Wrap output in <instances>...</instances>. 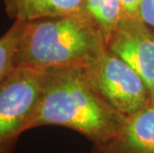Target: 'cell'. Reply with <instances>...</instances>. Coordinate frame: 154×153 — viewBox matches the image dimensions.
Segmentation results:
<instances>
[{
	"label": "cell",
	"instance_id": "obj_1",
	"mask_svg": "<svg viewBox=\"0 0 154 153\" xmlns=\"http://www.w3.org/2000/svg\"><path fill=\"white\" fill-rule=\"evenodd\" d=\"M124 119L94 90L83 68H61L44 71L41 99L29 129L64 126L103 145L116 135Z\"/></svg>",
	"mask_w": 154,
	"mask_h": 153
},
{
	"label": "cell",
	"instance_id": "obj_2",
	"mask_svg": "<svg viewBox=\"0 0 154 153\" xmlns=\"http://www.w3.org/2000/svg\"><path fill=\"white\" fill-rule=\"evenodd\" d=\"M106 48L103 35L83 12L25 22L14 67L46 71L85 66Z\"/></svg>",
	"mask_w": 154,
	"mask_h": 153
},
{
	"label": "cell",
	"instance_id": "obj_3",
	"mask_svg": "<svg viewBox=\"0 0 154 153\" xmlns=\"http://www.w3.org/2000/svg\"><path fill=\"white\" fill-rule=\"evenodd\" d=\"M44 71L14 67L0 84V153H13L40 103Z\"/></svg>",
	"mask_w": 154,
	"mask_h": 153
},
{
	"label": "cell",
	"instance_id": "obj_4",
	"mask_svg": "<svg viewBox=\"0 0 154 153\" xmlns=\"http://www.w3.org/2000/svg\"><path fill=\"white\" fill-rule=\"evenodd\" d=\"M83 70L94 90L124 118L137 112L152 99L139 75L107 48Z\"/></svg>",
	"mask_w": 154,
	"mask_h": 153
},
{
	"label": "cell",
	"instance_id": "obj_5",
	"mask_svg": "<svg viewBox=\"0 0 154 153\" xmlns=\"http://www.w3.org/2000/svg\"><path fill=\"white\" fill-rule=\"evenodd\" d=\"M106 48L139 75L154 99V32L142 19L139 16L124 18Z\"/></svg>",
	"mask_w": 154,
	"mask_h": 153
},
{
	"label": "cell",
	"instance_id": "obj_6",
	"mask_svg": "<svg viewBox=\"0 0 154 153\" xmlns=\"http://www.w3.org/2000/svg\"><path fill=\"white\" fill-rule=\"evenodd\" d=\"M103 145L111 153H154V99L125 118L116 135Z\"/></svg>",
	"mask_w": 154,
	"mask_h": 153
},
{
	"label": "cell",
	"instance_id": "obj_7",
	"mask_svg": "<svg viewBox=\"0 0 154 153\" xmlns=\"http://www.w3.org/2000/svg\"><path fill=\"white\" fill-rule=\"evenodd\" d=\"M85 0H3L6 14L15 21L29 22L42 18L80 13Z\"/></svg>",
	"mask_w": 154,
	"mask_h": 153
},
{
	"label": "cell",
	"instance_id": "obj_8",
	"mask_svg": "<svg viewBox=\"0 0 154 153\" xmlns=\"http://www.w3.org/2000/svg\"><path fill=\"white\" fill-rule=\"evenodd\" d=\"M82 12L99 29L106 44L125 18L120 0H85Z\"/></svg>",
	"mask_w": 154,
	"mask_h": 153
},
{
	"label": "cell",
	"instance_id": "obj_9",
	"mask_svg": "<svg viewBox=\"0 0 154 153\" xmlns=\"http://www.w3.org/2000/svg\"><path fill=\"white\" fill-rule=\"evenodd\" d=\"M25 22L15 21L0 37V84L14 68L16 47L21 38Z\"/></svg>",
	"mask_w": 154,
	"mask_h": 153
},
{
	"label": "cell",
	"instance_id": "obj_10",
	"mask_svg": "<svg viewBox=\"0 0 154 153\" xmlns=\"http://www.w3.org/2000/svg\"><path fill=\"white\" fill-rule=\"evenodd\" d=\"M139 17L154 32V0H142Z\"/></svg>",
	"mask_w": 154,
	"mask_h": 153
},
{
	"label": "cell",
	"instance_id": "obj_11",
	"mask_svg": "<svg viewBox=\"0 0 154 153\" xmlns=\"http://www.w3.org/2000/svg\"><path fill=\"white\" fill-rule=\"evenodd\" d=\"M122 4L125 17H137L139 16L140 5L142 0H120Z\"/></svg>",
	"mask_w": 154,
	"mask_h": 153
}]
</instances>
